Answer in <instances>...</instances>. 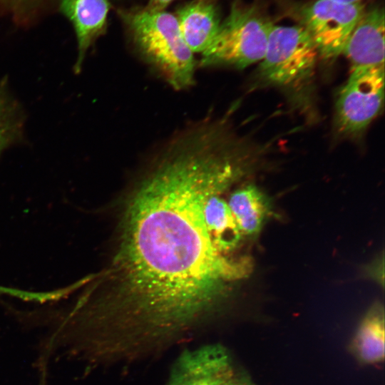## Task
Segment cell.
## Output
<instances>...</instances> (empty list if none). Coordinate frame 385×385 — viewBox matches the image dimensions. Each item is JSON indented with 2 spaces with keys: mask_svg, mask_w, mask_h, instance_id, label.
Masks as SVG:
<instances>
[{
  "mask_svg": "<svg viewBox=\"0 0 385 385\" xmlns=\"http://www.w3.org/2000/svg\"><path fill=\"white\" fill-rule=\"evenodd\" d=\"M123 217L102 294L86 291L83 318L99 349L124 363L151 359L202 330L245 263L215 244L204 208L243 174L208 134L173 135L150 155Z\"/></svg>",
  "mask_w": 385,
  "mask_h": 385,
  "instance_id": "obj_1",
  "label": "cell"
},
{
  "mask_svg": "<svg viewBox=\"0 0 385 385\" xmlns=\"http://www.w3.org/2000/svg\"><path fill=\"white\" fill-rule=\"evenodd\" d=\"M119 15L136 51L173 89L192 86L197 63L175 15L145 7L121 10Z\"/></svg>",
  "mask_w": 385,
  "mask_h": 385,
  "instance_id": "obj_2",
  "label": "cell"
},
{
  "mask_svg": "<svg viewBox=\"0 0 385 385\" xmlns=\"http://www.w3.org/2000/svg\"><path fill=\"white\" fill-rule=\"evenodd\" d=\"M272 26L254 6L234 3L214 40L201 53L198 65L243 69L260 62Z\"/></svg>",
  "mask_w": 385,
  "mask_h": 385,
  "instance_id": "obj_3",
  "label": "cell"
},
{
  "mask_svg": "<svg viewBox=\"0 0 385 385\" xmlns=\"http://www.w3.org/2000/svg\"><path fill=\"white\" fill-rule=\"evenodd\" d=\"M317 48L302 26H272L260 76L271 85L296 88L314 73Z\"/></svg>",
  "mask_w": 385,
  "mask_h": 385,
  "instance_id": "obj_4",
  "label": "cell"
},
{
  "mask_svg": "<svg viewBox=\"0 0 385 385\" xmlns=\"http://www.w3.org/2000/svg\"><path fill=\"white\" fill-rule=\"evenodd\" d=\"M384 98V67L351 69L335 103L334 126L344 136L361 134L379 115Z\"/></svg>",
  "mask_w": 385,
  "mask_h": 385,
  "instance_id": "obj_5",
  "label": "cell"
},
{
  "mask_svg": "<svg viewBox=\"0 0 385 385\" xmlns=\"http://www.w3.org/2000/svg\"><path fill=\"white\" fill-rule=\"evenodd\" d=\"M163 385H258L222 344L185 349L172 364Z\"/></svg>",
  "mask_w": 385,
  "mask_h": 385,
  "instance_id": "obj_6",
  "label": "cell"
},
{
  "mask_svg": "<svg viewBox=\"0 0 385 385\" xmlns=\"http://www.w3.org/2000/svg\"><path fill=\"white\" fill-rule=\"evenodd\" d=\"M364 9L358 3L316 0L302 10V26L315 44L319 57L332 61L342 54Z\"/></svg>",
  "mask_w": 385,
  "mask_h": 385,
  "instance_id": "obj_7",
  "label": "cell"
},
{
  "mask_svg": "<svg viewBox=\"0 0 385 385\" xmlns=\"http://www.w3.org/2000/svg\"><path fill=\"white\" fill-rule=\"evenodd\" d=\"M384 11H364L343 49L351 69L384 67Z\"/></svg>",
  "mask_w": 385,
  "mask_h": 385,
  "instance_id": "obj_8",
  "label": "cell"
},
{
  "mask_svg": "<svg viewBox=\"0 0 385 385\" xmlns=\"http://www.w3.org/2000/svg\"><path fill=\"white\" fill-rule=\"evenodd\" d=\"M59 10L72 24L77 40L74 71L79 73L87 51L103 35L110 9L108 0H58Z\"/></svg>",
  "mask_w": 385,
  "mask_h": 385,
  "instance_id": "obj_9",
  "label": "cell"
},
{
  "mask_svg": "<svg viewBox=\"0 0 385 385\" xmlns=\"http://www.w3.org/2000/svg\"><path fill=\"white\" fill-rule=\"evenodd\" d=\"M181 36L193 53H202L216 36L221 23L217 8L208 0H195L175 15Z\"/></svg>",
  "mask_w": 385,
  "mask_h": 385,
  "instance_id": "obj_10",
  "label": "cell"
},
{
  "mask_svg": "<svg viewBox=\"0 0 385 385\" xmlns=\"http://www.w3.org/2000/svg\"><path fill=\"white\" fill-rule=\"evenodd\" d=\"M384 312L375 305L366 314L350 343V350L362 364H375L384 359Z\"/></svg>",
  "mask_w": 385,
  "mask_h": 385,
  "instance_id": "obj_11",
  "label": "cell"
},
{
  "mask_svg": "<svg viewBox=\"0 0 385 385\" xmlns=\"http://www.w3.org/2000/svg\"><path fill=\"white\" fill-rule=\"evenodd\" d=\"M227 204L242 235L257 234L271 213L269 199L252 184L232 192Z\"/></svg>",
  "mask_w": 385,
  "mask_h": 385,
  "instance_id": "obj_12",
  "label": "cell"
},
{
  "mask_svg": "<svg viewBox=\"0 0 385 385\" xmlns=\"http://www.w3.org/2000/svg\"><path fill=\"white\" fill-rule=\"evenodd\" d=\"M220 195H213L207 200L204 215L215 245L225 254L236 248L242 233L227 202Z\"/></svg>",
  "mask_w": 385,
  "mask_h": 385,
  "instance_id": "obj_13",
  "label": "cell"
},
{
  "mask_svg": "<svg viewBox=\"0 0 385 385\" xmlns=\"http://www.w3.org/2000/svg\"><path fill=\"white\" fill-rule=\"evenodd\" d=\"M24 117L21 108L10 93L6 83L0 81V155L19 141L23 133Z\"/></svg>",
  "mask_w": 385,
  "mask_h": 385,
  "instance_id": "obj_14",
  "label": "cell"
},
{
  "mask_svg": "<svg viewBox=\"0 0 385 385\" xmlns=\"http://www.w3.org/2000/svg\"><path fill=\"white\" fill-rule=\"evenodd\" d=\"M39 0H0V6L16 19L26 17L37 5Z\"/></svg>",
  "mask_w": 385,
  "mask_h": 385,
  "instance_id": "obj_15",
  "label": "cell"
},
{
  "mask_svg": "<svg viewBox=\"0 0 385 385\" xmlns=\"http://www.w3.org/2000/svg\"><path fill=\"white\" fill-rule=\"evenodd\" d=\"M25 294L24 290L0 285V294H6L21 299L24 297Z\"/></svg>",
  "mask_w": 385,
  "mask_h": 385,
  "instance_id": "obj_16",
  "label": "cell"
},
{
  "mask_svg": "<svg viewBox=\"0 0 385 385\" xmlns=\"http://www.w3.org/2000/svg\"><path fill=\"white\" fill-rule=\"evenodd\" d=\"M173 0H149L145 8L151 10H165Z\"/></svg>",
  "mask_w": 385,
  "mask_h": 385,
  "instance_id": "obj_17",
  "label": "cell"
},
{
  "mask_svg": "<svg viewBox=\"0 0 385 385\" xmlns=\"http://www.w3.org/2000/svg\"><path fill=\"white\" fill-rule=\"evenodd\" d=\"M334 1L345 2V3H358V2H360L361 0H334Z\"/></svg>",
  "mask_w": 385,
  "mask_h": 385,
  "instance_id": "obj_18",
  "label": "cell"
}]
</instances>
